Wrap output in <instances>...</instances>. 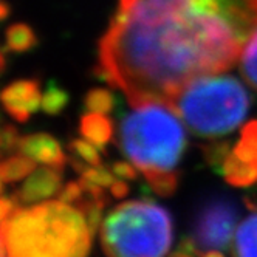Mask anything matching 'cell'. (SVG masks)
Instances as JSON below:
<instances>
[{"label":"cell","instance_id":"obj_15","mask_svg":"<svg viewBox=\"0 0 257 257\" xmlns=\"http://www.w3.org/2000/svg\"><path fill=\"white\" fill-rule=\"evenodd\" d=\"M116 98L110 90L96 87L87 91L84 96V108L87 112H95V113H110L115 110Z\"/></svg>","mask_w":257,"mask_h":257},{"label":"cell","instance_id":"obj_9","mask_svg":"<svg viewBox=\"0 0 257 257\" xmlns=\"http://www.w3.org/2000/svg\"><path fill=\"white\" fill-rule=\"evenodd\" d=\"M62 181V169L61 168H42L38 169L19 191V198L24 203H38V201L54 195Z\"/></svg>","mask_w":257,"mask_h":257},{"label":"cell","instance_id":"obj_6","mask_svg":"<svg viewBox=\"0 0 257 257\" xmlns=\"http://www.w3.org/2000/svg\"><path fill=\"white\" fill-rule=\"evenodd\" d=\"M240 214L235 200L223 194L208 195L195 208L191 222V238L200 251L225 249L234 235Z\"/></svg>","mask_w":257,"mask_h":257},{"label":"cell","instance_id":"obj_17","mask_svg":"<svg viewBox=\"0 0 257 257\" xmlns=\"http://www.w3.org/2000/svg\"><path fill=\"white\" fill-rule=\"evenodd\" d=\"M242 75L248 81V84L257 90V31L252 38L248 41L240 61Z\"/></svg>","mask_w":257,"mask_h":257},{"label":"cell","instance_id":"obj_25","mask_svg":"<svg viewBox=\"0 0 257 257\" xmlns=\"http://www.w3.org/2000/svg\"><path fill=\"white\" fill-rule=\"evenodd\" d=\"M11 16V7L8 2H4V0H0V22L7 21L8 17Z\"/></svg>","mask_w":257,"mask_h":257},{"label":"cell","instance_id":"obj_28","mask_svg":"<svg viewBox=\"0 0 257 257\" xmlns=\"http://www.w3.org/2000/svg\"><path fill=\"white\" fill-rule=\"evenodd\" d=\"M169 257H194L192 254H188V252H185V251H175L174 254H171Z\"/></svg>","mask_w":257,"mask_h":257},{"label":"cell","instance_id":"obj_19","mask_svg":"<svg viewBox=\"0 0 257 257\" xmlns=\"http://www.w3.org/2000/svg\"><path fill=\"white\" fill-rule=\"evenodd\" d=\"M149 186L152 191L161 197H171L174 192L178 189V183H180V174L177 171L174 172H166V174H160L155 177L148 178Z\"/></svg>","mask_w":257,"mask_h":257},{"label":"cell","instance_id":"obj_13","mask_svg":"<svg viewBox=\"0 0 257 257\" xmlns=\"http://www.w3.org/2000/svg\"><path fill=\"white\" fill-rule=\"evenodd\" d=\"M7 50L13 53H27L39 45L34 30L27 24H13L5 33Z\"/></svg>","mask_w":257,"mask_h":257},{"label":"cell","instance_id":"obj_22","mask_svg":"<svg viewBox=\"0 0 257 257\" xmlns=\"http://www.w3.org/2000/svg\"><path fill=\"white\" fill-rule=\"evenodd\" d=\"M21 137L17 128L13 124H5L0 131V148L7 152H13L16 148H19Z\"/></svg>","mask_w":257,"mask_h":257},{"label":"cell","instance_id":"obj_5","mask_svg":"<svg viewBox=\"0 0 257 257\" xmlns=\"http://www.w3.org/2000/svg\"><path fill=\"white\" fill-rule=\"evenodd\" d=\"M172 217L151 200L119 203L101 226L107 257H164L172 245Z\"/></svg>","mask_w":257,"mask_h":257},{"label":"cell","instance_id":"obj_26","mask_svg":"<svg viewBox=\"0 0 257 257\" xmlns=\"http://www.w3.org/2000/svg\"><path fill=\"white\" fill-rule=\"evenodd\" d=\"M5 67H7V56H5V50L0 48V75L5 71Z\"/></svg>","mask_w":257,"mask_h":257},{"label":"cell","instance_id":"obj_11","mask_svg":"<svg viewBox=\"0 0 257 257\" xmlns=\"http://www.w3.org/2000/svg\"><path fill=\"white\" fill-rule=\"evenodd\" d=\"M232 257H257V212H251L237 226L232 242Z\"/></svg>","mask_w":257,"mask_h":257},{"label":"cell","instance_id":"obj_1","mask_svg":"<svg viewBox=\"0 0 257 257\" xmlns=\"http://www.w3.org/2000/svg\"><path fill=\"white\" fill-rule=\"evenodd\" d=\"M257 31V0H119L93 75L132 105L169 104L195 79L229 70Z\"/></svg>","mask_w":257,"mask_h":257},{"label":"cell","instance_id":"obj_3","mask_svg":"<svg viewBox=\"0 0 257 257\" xmlns=\"http://www.w3.org/2000/svg\"><path fill=\"white\" fill-rule=\"evenodd\" d=\"M118 143L146 180L174 172L188 146L178 113L169 104L157 101L132 105L121 119Z\"/></svg>","mask_w":257,"mask_h":257},{"label":"cell","instance_id":"obj_27","mask_svg":"<svg viewBox=\"0 0 257 257\" xmlns=\"http://www.w3.org/2000/svg\"><path fill=\"white\" fill-rule=\"evenodd\" d=\"M201 257H225L222 252H220L218 249L217 251H214V249H211V251H206L203 255H201Z\"/></svg>","mask_w":257,"mask_h":257},{"label":"cell","instance_id":"obj_20","mask_svg":"<svg viewBox=\"0 0 257 257\" xmlns=\"http://www.w3.org/2000/svg\"><path fill=\"white\" fill-rule=\"evenodd\" d=\"M68 149L71 155L78 157L79 160L90 164V166H102L101 157L95 148V144L90 143L88 140H71L68 144Z\"/></svg>","mask_w":257,"mask_h":257},{"label":"cell","instance_id":"obj_21","mask_svg":"<svg viewBox=\"0 0 257 257\" xmlns=\"http://www.w3.org/2000/svg\"><path fill=\"white\" fill-rule=\"evenodd\" d=\"M116 175L113 172L107 171L105 168L102 166H95V168H87L84 172H82V178L93 183V185H98L101 188H105V186H112L115 183V178Z\"/></svg>","mask_w":257,"mask_h":257},{"label":"cell","instance_id":"obj_24","mask_svg":"<svg viewBox=\"0 0 257 257\" xmlns=\"http://www.w3.org/2000/svg\"><path fill=\"white\" fill-rule=\"evenodd\" d=\"M110 192H112V195L115 198H122L128 194V186L127 183L124 181H115L112 186H110Z\"/></svg>","mask_w":257,"mask_h":257},{"label":"cell","instance_id":"obj_18","mask_svg":"<svg viewBox=\"0 0 257 257\" xmlns=\"http://www.w3.org/2000/svg\"><path fill=\"white\" fill-rule=\"evenodd\" d=\"M231 151L232 149L229 148V143L226 141H215V143H209L203 146V155H205L206 163L218 172H222L225 160L228 158Z\"/></svg>","mask_w":257,"mask_h":257},{"label":"cell","instance_id":"obj_14","mask_svg":"<svg viewBox=\"0 0 257 257\" xmlns=\"http://www.w3.org/2000/svg\"><path fill=\"white\" fill-rule=\"evenodd\" d=\"M68 102H70L68 91L64 87H61L58 81L50 79L47 82V87L42 95V110L44 112L50 116H56L64 112Z\"/></svg>","mask_w":257,"mask_h":257},{"label":"cell","instance_id":"obj_16","mask_svg":"<svg viewBox=\"0 0 257 257\" xmlns=\"http://www.w3.org/2000/svg\"><path fill=\"white\" fill-rule=\"evenodd\" d=\"M34 160L30 157H13L0 164V175L7 181H17L34 171Z\"/></svg>","mask_w":257,"mask_h":257},{"label":"cell","instance_id":"obj_12","mask_svg":"<svg viewBox=\"0 0 257 257\" xmlns=\"http://www.w3.org/2000/svg\"><path fill=\"white\" fill-rule=\"evenodd\" d=\"M231 154L257 174V119L243 125L238 141L232 148Z\"/></svg>","mask_w":257,"mask_h":257},{"label":"cell","instance_id":"obj_4","mask_svg":"<svg viewBox=\"0 0 257 257\" xmlns=\"http://www.w3.org/2000/svg\"><path fill=\"white\" fill-rule=\"evenodd\" d=\"M249 104L245 87L222 73L192 81L169 102L197 137L208 140L235 131L246 118Z\"/></svg>","mask_w":257,"mask_h":257},{"label":"cell","instance_id":"obj_8","mask_svg":"<svg viewBox=\"0 0 257 257\" xmlns=\"http://www.w3.org/2000/svg\"><path fill=\"white\" fill-rule=\"evenodd\" d=\"M19 149L24 155L38 163L47 164V166L62 169L65 164V154L59 141L48 134H33L28 137H22Z\"/></svg>","mask_w":257,"mask_h":257},{"label":"cell","instance_id":"obj_7","mask_svg":"<svg viewBox=\"0 0 257 257\" xmlns=\"http://www.w3.org/2000/svg\"><path fill=\"white\" fill-rule=\"evenodd\" d=\"M0 102L11 118L27 122L30 115L39 112L42 107L41 82L38 79L16 81L0 91Z\"/></svg>","mask_w":257,"mask_h":257},{"label":"cell","instance_id":"obj_2","mask_svg":"<svg viewBox=\"0 0 257 257\" xmlns=\"http://www.w3.org/2000/svg\"><path fill=\"white\" fill-rule=\"evenodd\" d=\"M91 235L85 214L62 200L17 212L7 225L11 257H87Z\"/></svg>","mask_w":257,"mask_h":257},{"label":"cell","instance_id":"obj_10","mask_svg":"<svg viewBox=\"0 0 257 257\" xmlns=\"http://www.w3.org/2000/svg\"><path fill=\"white\" fill-rule=\"evenodd\" d=\"M79 131L85 140L102 151L113 140V121L104 113L88 112L81 118Z\"/></svg>","mask_w":257,"mask_h":257},{"label":"cell","instance_id":"obj_23","mask_svg":"<svg viewBox=\"0 0 257 257\" xmlns=\"http://www.w3.org/2000/svg\"><path fill=\"white\" fill-rule=\"evenodd\" d=\"M112 172L121 178V180H131V181H135L138 178V172L135 169V166H132L131 163L127 161H116L112 164Z\"/></svg>","mask_w":257,"mask_h":257}]
</instances>
